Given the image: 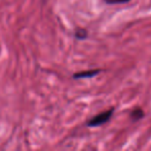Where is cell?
I'll list each match as a JSON object with an SVG mask.
<instances>
[{"mask_svg":"<svg viewBox=\"0 0 151 151\" xmlns=\"http://www.w3.org/2000/svg\"><path fill=\"white\" fill-rule=\"evenodd\" d=\"M114 113V110H108L106 112H103V113L99 114V115L94 116L92 119H90L88 122H87V125L89 127H94V126H99V125H103L106 122H108L110 120V118L112 117Z\"/></svg>","mask_w":151,"mask_h":151,"instance_id":"1","label":"cell"},{"mask_svg":"<svg viewBox=\"0 0 151 151\" xmlns=\"http://www.w3.org/2000/svg\"><path fill=\"white\" fill-rule=\"evenodd\" d=\"M99 69H95V70H88V71H82V73H78L73 75L75 79H84V78H91L94 77L95 75L99 73Z\"/></svg>","mask_w":151,"mask_h":151,"instance_id":"2","label":"cell"},{"mask_svg":"<svg viewBox=\"0 0 151 151\" xmlns=\"http://www.w3.org/2000/svg\"><path fill=\"white\" fill-rule=\"evenodd\" d=\"M105 1L109 4H117V3H126L129 0H105Z\"/></svg>","mask_w":151,"mask_h":151,"instance_id":"3","label":"cell"},{"mask_svg":"<svg viewBox=\"0 0 151 151\" xmlns=\"http://www.w3.org/2000/svg\"><path fill=\"white\" fill-rule=\"evenodd\" d=\"M143 116V112L141 110H134L132 113V117L136 118V119H139V118H142Z\"/></svg>","mask_w":151,"mask_h":151,"instance_id":"4","label":"cell"},{"mask_svg":"<svg viewBox=\"0 0 151 151\" xmlns=\"http://www.w3.org/2000/svg\"><path fill=\"white\" fill-rule=\"evenodd\" d=\"M86 31L85 30H78V31L76 32V36L78 38H84L86 37Z\"/></svg>","mask_w":151,"mask_h":151,"instance_id":"5","label":"cell"}]
</instances>
